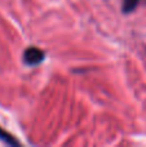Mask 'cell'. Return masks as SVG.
Returning <instances> with one entry per match:
<instances>
[{"instance_id": "6da1fadb", "label": "cell", "mask_w": 146, "mask_h": 147, "mask_svg": "<svg viewBox=\"0 0 146 147\" xmlns=\"http://www.w3.org/2000/svg\"><path fill=\"white\" fill-rule=\"evenodd\" d=\"M45 59V52L38 47H28L22 53V61L26 66H38Z\"/></svg>"}, {"instance_id": "7a4b0ae2", "label": "cell", "mask_w": 146, "mask_h": 147, "mask_svg": "<svg viewBox=\"0 0 146 147\" xmlns=\"http://www.w3.org/2000/svg\"><path fill=\"white\" fill-rule=\"evenodd\" d=\"M0 141H3L4 143H7L9 146H21V141H18L14 136L10 134L5 129H3L1 127H0Z\"/></svg>"}, {"instance_id": "3957f363", "label": "cell", "mask_w": 146, "mask_h": 147, "mask_svg": "<svg viewBox=\"0 0 146 147\" xmlns=\"http://www.w3.org/2000/svg\"><path fill=\"white\" fill-rule=\"evenodd\" d=\"M141 0H122V13L123 14H131L136 10Z\"/></svg>"}]
</instances>
